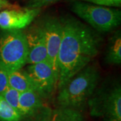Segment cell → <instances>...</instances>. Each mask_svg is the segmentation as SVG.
I'll return each instance as SVG.
<instances>
[{"mask_svg": "<svg viewBox=\"0 0 121 121\" xmlns=\"http://www.w3.org/2000/svg\"><path fill=\"white\" fill-rule=\"evenodd\" d=\"M61 17L63 30L58 55V90L98 55L102 43L99 33L77 18Z\"/></svg>", "mask_w": 121, "mask_h": 121, "instance_id": "cell-1", "label": "cell"}, {"mask_svg": "<svg viewBox=\"0 0 121 121\" xmlns=\"http://www.w3.org/2000/svg\"><path fill=\"white\" fill-rule=\"evenodd\" d=\"M99 80L98 69L94 66L87 65L59 89L57 103L60 107L81 108L94 93Z\"/></svg>", "mask_w": 121, "mask_h": 121, "instance_id": "cell-2", "label": "cell"}, {"mask_svg": "<svg viewBox=\"0 0 121 121\" xmlns=\"http://www.w3.org/2000/svg\"><path fill=\"white\" fill-rule=\"evenodd\" d=\"M71 9L96 32H110L121 24V11L118 9L73 1Z\"/></svg>", "mask_w": 121, "mask_h": 121, "instance_id": "cell-3", "label": "cell"}, {"mask_svg": "<svg viewBox=\"0 0 121 121\" xmlns=\"http://www.w3.org/2000/svg\"><path fill=\"white\" fill-rule=\"evenodd\" d=\"M27 56L25 32L22 30H5L0 36V65L8 72L22 69Z\"/></svg>", "mask_w": 121, "mask_h": 121, "instance_id": "cell-4", "label": "cell"}, {"mask_svg": "<svg viewBox=\"0 0 121 121\" xmlns=\"http://www.w3.org/2000/svg\"><path fill=\"white\" fill-rule=\"evenodd\" d=\"M92 116L105 121H121V87L119 84L96 90L88 100Z\"/></svg>", "mask_w": 121, "mask_h": 121, "instance_id": "cell-5", "label": "cell"}, {"mask_svg": "<svg viewBox=\"0 0 121 121\" xmlns=\"http://www.w3.org/2000/svg\"><path fill=\"white\" fill-rule=\"evenodd\" d=\"M36 22L40 27L44 38L48 62L59 78L58 55L63 30L62 17L45 16Z\"/></svg>", "mask_w": 121, "mask_h": 121, "instance_id": "cell-6", "label": "cell"}, {"mask_svg": "<svg viewBox=\"0 0 121 121\" xmlns=\"http://www.w3.org/2000/svg\"><path fill=\"white\" fill-rule=\"evenodd\" d=\"M26 71L43 98H48L57 89L58 76L48 61L29 65Z\"/></svg>", "mask_w": 121, "mask_h": 121, "instance_id": "cell-7", "label": "cell"}, {"mask_svg": "<svg viewBox=\"0 0 121 121\" xmlns=\"http://www.w3.org/2000/svg\"><path fill=\"white\" fill-rule=\"evenodd\" d=\"M41 9L18 7L0 12V28L4 30H22L30 26L39 16Z\"/></svg>", "mask_w": 121, "mask_h": 121, "instance_id": "cell-8", "label": "cell"}, {"mask_svg": "<svg viewBox=\"0 0 121 121\" xmlns=\"http://www.w3.org/2000/svg\"><path fill=\"white\" fill-rule=\"evenodd\" d=\"M24 32L28 46L26 64L33 65L48 61L44 38L37 23L35 22Z\"/></svg>", "mask_w": 121, "mask_h": 121, "instance_id": "cell-9", "label": "cell"}, {"mask_svg": "<svg viewBox=\"0 0 121 121\" xmlns=\"http://www.w3.org/2000/svg\"><path fill=\"white\" fill-rule=\"evenodd\" d=\"M43 106V98L36 91L28 90L20 93L18 111L22 118L34 116Z\"/></svg>", "mask_w": 121, "mask_h": 121, "instance_id": "cell-10", "label": "cell"}, {"mask_svg": "<svg viewBox=\"0 0 121 121\" xmlns=\"http://www.w3.org/2000/svg\"><path fill=\"white\" fill-rule=\"evenodd\" d=\"M9 87L22 93L35 90V87L26 70L23 69L8 72Z\"/></svg>", "mask_w": 121, "mask_h": 121, "instance_id": "cell-11", "label": "cell"}, {"mask_svg": "<svg viewBox=\"0 0 121 121\" xmlns=\"http://www.w3.org/2000/svg\"><path fill=\"white\" fill-rule=\"evenodd\" d=\"M105 59L110 65H120L121 63V33L120 30L111 36L108 44Z\"/></svg>", "mask_w": 121, "mask_h": 121, "instance_id": "cell-12", "label": "cell"}, {"mask_svg": "<svg viewBox=\"0 0 121 121\" xmlns=\"http://www.w3.org/2000/svg\"><path fill=\"white\" fill-rule=\"evenodd\" d=\"M48 121H85L82 114L77 109L59 107L51 114Z\"/></svg>", "mask_w": 121, "mask_h": 121, "instance_id": "cell-13", "label": "cell"}, {"mask_svg": "<svg viewBox=\"0 0 121 121\" xmlns=\"http://www.w3.org/2000/svg\"><path fill=\"white\" fill-rule=\"evenodd\" d=\"M22 115L0 95V121H21Z\"/></svg>", "mask_w": 121, "mask_h": 121, "instance_id": "cell-14", "label": "cell"}, {"mask_svg": "<svg viewBox=\"0 0 121 121\" xmlns=\"http://www.w3.org/2000/svg\"><path fill=\"white\" fill-rule=\"evenodd\" d=\"M20 95V92L9 87L1 94L3 98L5 99V101L17 110H18Z\"/></svg>", "mask_w": 121, "mask_h": 121, "instance_id": "cell-15", "label": "cell"}, {"mask_svg": "<svg viewBox=\"0 0 121 121\" xmlns=\"http://www.w3.org/2000/svg\"><path fill=\"white\" fill-rule=\"evenodd\" d=\"M73 1H80L87 2L90 4L102 5L105 7H113L120 8L121 6V0H73Z\"/></svg>", "mask_w": 121, "mask_h": 121, "instance_id": "cell-16", "label": "cell"}, {"mask_svg": "<svg viewBox=\"0 0 121 121\" xmlns=\"http://www.w3.org/2000/svg\"><path fill=\"white\" fill-rule=\"evenodd\" d=\"M60 0H29L26 4V8L41 9L50 5L54 4Z\"/></svg>", "mask_w": 121, "mask_h": 121, "instance_id": "cell-17", "label": "cell"}, {"mask_svg": "<svg viewBox=\"0 0 121 121\" xmlns=\"http://www.w3.org/2000/svg\"><path fill=\"white\" fill-rule=\"evenodd\" d=\"M8 87V71L0 65V95Z\"/></svg>", "mask_w": 121, "mask_h": 121, "instance_id": "cell-18", "label": "cell"}, {"mask_svg": "<svg viewBox=\"0 0 121 121\" xmlns=\"http://www.w3.org/2000/svg\"><path fill=\"white\" fill-rule=\"evenodd\" d=\"M18 7L20 6L11 4L8 0H0V12L5 9L17 8Z\"/></svg>", "mask_w": 121, "mask_h": 121, "instance_id": "cell-19", "label": "cell"}]
</instances>
